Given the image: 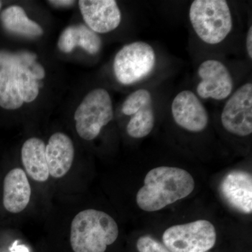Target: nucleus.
Wrapping results in <instances>:
<instances>
[{
	"label": "nucleus",
	"instance_id": "13",
	"mask_svg": "<svg viewBox=\"0 0 252 252\" xmlns=\"http://www.w3.org/2000/svg\"><path fill=\"white\" fill-rule=\"evenodd\" d=\"M31 197V187L24 170L14 168L4 180L3 204L11 213H19L26 208Z\"/></svg>",
	"mask_w": 252,
	"mask_h": 252
},
{
	"label": "nucleus",
	"instance_id": "9",
	"mask_svg": "<svg viewBox=\"0 0 252 252\" xmlns=\"http://www.w3.org/2000/svg\"><path fill=\"white\" fill-rule=\"evenodd\" d=\"M171 111L176 124L185 130L201 132L208 125L207 109L192 91L186 90L177 94L172 101Z\"/></svg>",
	"mask_w": 252,
	"mask_h": 252
},
{
	"label": "nucleus",
	"instance_id": "24",
	"mask_svg": "<svg viewBox=\"0 0 252 252\" xmlns=\"http://www.w3.org/2000/svg\"><path fill=\"white\" fill-rule=\"evenodd\" d=\"M247 51L249 57L250 59H252V27L250 28L248 32V36H247Z\"/></svg>",
	"mask_w": 252,
	"mask_h": 252
},
{
	"label": "nucleus",
	"instance_id": "27",
	"mask_svg": "<svg viewBox=\"0 0 252 252\" xmlns=\"http://www.w3.org/2000/svg\"></svg>",
	"mask_w": 252,
	"mask_h": 252
},
{
	"label": "nucleus",
	"instance_id": "25",
	"mask_svg": "<svg viewBox=\"0 0 252 252\" xmlns=\"http://www.w3.org/2000/svg\"><path fill=\"white\" fill-rule=\"evenodd\" d=\"M51 4L56 5V6H68L74 4V1H68V0H57V1H49Z\"/></svg>",
	"mask_w": 252,
	"mask_h": 252
},
{
	"label": "nucleus",
	"instance_id": "1",
	"mask_svg": "<svg viewBox=\"0 0 252 252\" xmlns=\"http://www.w3.org/2000/svg\"><path fill=\"white\" fill-rule=\"evenodd\" d=\"M194 187L193 177L187 170L175 167H156L146 175L136 202L144 211H158L188 196Z\"/></svg>",
	"mask_w": 252,
	"mask_h": 252
},
{
	"label": "nucleus",
	"instance_id": "17",
	"mask_svg": "<svg viewBox=\"0 0 252 252\" xmlns=\"http://www.w3.org/2000/svg\"><path fill=\"white\" fill-rule=\"evenodd\" d=\"M155 125L153 102L145 104L132 115L127 125V132L133 138H143L150 134Z\"/></svg>",
	"mask_w": 252,
	"mask_h": 252
},
{
	"label": "nucleus",
	"instance_id": "26",
	"mask_svg": "<svg viewBox=\"0 0 252 252\" xmlns=\"http://www.w3.org/2000/svg\"><path fill=\"white\" fill-rule=\"evenodd\" d=\"M1 1H0V9H1Z\"/></svg>",
	"mask_w": 252,
	"mask_h": 252
},
{
	"label": "nucleus",
	"instance_id": "4",
	"mask_svg": "<svg viewBox=\"0 0 252 252\" xmlns=\"http://www.w3.org/2000/svg\"><path fill=\"white\" fill-rule=\"evenodd\" d=\"M113 117L114 109L108 91L104 89L91 91L74 113L78 135L85 140H94Z\"/></svg>",
	"mask_w": 252,
	"mask_h": 252
},
{
	"label": "nucleus",
	"instance_id": "14",
	"mask_svg": "<svg viewBox=\"0 0 252 252\" xmlns=\"http://www.w3.org/2000/svg\"><path fill=\"white\" fill-rule=\"evenodd\" d=\"M21 157L26 172L32 180L39 182L48 180L50 175L46 158V144L42 140L32 137L26 141Z\"/></svg>",
	"mask_w": 252,
	"mask_h": 252
},
{
	"label": "nucleus",
	"instance_id": "23",
	"mask_svg": "<svg viewBox=\"0 0 252 252\" xmlns=\"http://www.w3.org/2000/svg\"><path fill=\"white\" fill-rule=\"evenodd\" d=\"M10 252H30L29 249L23 245H20L19 241L16 240L9 248Z\"/></svg>",
	"mask_w": 252,
	"mask_h": 252
},
{
	"label": "nucleus",
	"instance_id": "12",
	"mask_svg": "<svg viewBox=\"0 0 252 252\" xmlns=\"http://www.w3.org/2000/svg\"><path fill=\"white\" fill-rule=\"evenodd\" d=\"M74 158L72 140L63 132L50 137L46 146V158L49 175L54 178L64 177L70 170Z\"/></svg>",
	"mask_w": 252,
	"mask_h": 252
},
{
	"label": "nucleus",
	"instance_id": "15",
	"mask_svg": "<svg viewBox=\"0 0 252 252\" xmlns=\"http://www.w3.org/2000/svg\"><path fill=\"white\" fill-rule=\"evenodd\" d=\"M0 22L6 31L18 35L34 37L44 33L41 26L30 19L21 6H11L3 10Z\"/></svg>",
	"mask_w": 252,
	"mask_h": 252
},
{
	"label": "nucleus",
	"instance_id": "7",
	"mask_svg": "<svg viewBox=\"0 0 252 252\" xmlns=\"http://www.w3.org/2000/svg\"><path fill=\"white\" fill-rule=\"evenodd\" d=\"M220 121L225 130L233 135L245 137L252 132V84L239 88L227 100Z\"/></svg>",
	"mask_w": 252,
	"mask_h": 252
},
{
	"label": "nucleus",
	"instance_id": "6",
	"mask_svg": "<svg viewBox=\"0 0 252 252\" xmlns=\"http://www.w3.org/2000/svg\"><path fill=\"white\" fill-rule=\"evenodd\" d=\"M162 241L171 252H207L216 243V229L207 220L175 225L164 232Z\"/></svg>",
	"mask_w": 252,
	"mask_h": 252
},
{
	"label": "nucleus",
	"instance_id": "8",
	"mask_svg": "<svg viewBox=\"0 0 252 252\" xmlns=\"http://www.w3.org/2000/svg\"><path fill=\"white\" fill-rule=\"evenodd\" d=\"M198 74L201 81L197 93L203 99L222 100L228 98L233 89L231 74L225 64L217 60H207L199 66Z\"/></svg>",
	"mask_w": 252,
	"mask_h": 252
},
{
	"label": "nucleus",
	"instance_id": "16",
	"mask_svg": "<svg viewBox=\"0 0 252 252\" xmlns=\"http://www.w3.org/2000/svg\"><path fill=\"white\" fill-rule=\"evenodd\" d=\"M23 103L14 73L0 69V107L14 110L20 108Z\"/></svg>",
	"mask_w": 252,
	"mask_h": 252
},
{
	"label": "nucleus",
	"instance_id": "11",
	"mask_svg": "<svg viewBox=\"0 0 252 252\" xmlns=\"http://www.w3.org/2000/svg\"><path fill=\"white\" fill-rule=\"evenodd\" d=\"M220 195L234 210L250 215L252 212V177L248 172L234 170L223 177Z\"/></svg>",
	"mask_w": 252,
	"mask_h": 252
},
{
	"label": "nucleus",
	"instance_id": "3",
	"mask_svg": "<svg viewBox=\"0 0 252 252\" xmlns=\"http://www.w3.org/2000/svg\"><path fill=\"white\" fill-rule=\"evenodd\" d=\"M189 18L198 37L211 45L224 40L233 28L231 11L224 0H195Z\"/></svg>",
	"mask_w": 252,
	"mask_h": 252
},
{
	"label": "nucleus",
	"instance_id": "21",
	"mask_svg": "<svg viewBox=\"0 0 252 252\" xmlns=\"http://www.w3.org/2000/svg\"><path fill=\"white\" fill-rule=\"evenodd\" d=\"M152 102L151 93L147 89H139L127 96L123 104L122 112L125 115L132 116L141 107Z\"/></svg>",
	"mask_w": 252,
	"mask_h": 252
},
{
	"label": "nucleus",
	"instance_id": "20",
	"mask_svg": "<svg viewBox=\"0 0 252 252\" xmlns=\"http://www.w3.org/2000/svg\"><path fill=\"white\" fill-rule=\"evenodd\" d=\"M9 71L14 73L18 91L23 102H32L36 99L39 92V84L37 80L31 75L29 69H16Z\"/></svg>",
	"mask_w": 252,
	"mask_h": 252
},
{
	"label": "nucleus",
	"instance_id": "22",
	"mask_svg": "<svg viewBox=\"0 0 252 252\" xmlns=\"http://www.w3.org/2000/svg\"><path fill=\"white\" fill-rule=\"evenodd\" d=\"M137 248L139 252H171L165 245L149 235L138 239Z\"/></svg>",
	"mask_w": 252,
	"mask_h": 252
},
{
	"label": "nucleus",
	"instance_id": "5",
	"mask_svg": "<svg viewBox=\"0 0 252 252\" xmlns=\"http://www.w3.org/2000/svg\"><path fill=\"white\" fill-rule=\"evenodd\" d=\"M157 56L150 44L135 41L124 46L114 58V72L118 81L131 85L148 77L155 67Z\"/></svg>",
	"mask_w": 252,
	"mask_h": 252
},
{
	"label": "nucleus",
	"instance_id": "19",
	"mask_svg": "<svg viewBox=\"0 0 252 252\" xmlns=\"http://www.w3.org/2000/svg\"><path fill=\"white\" fill-rule=\"evenodd\" d=\"M36 59V54L29 51L11 53L0 51V69H29Z\"/></svg>",
	"mask_w": 252,
	"mask_h": 252
},
{
	"label": "nucleus",
	"instance_id": "10",
	"mask_svg": "<svg viewBox=\"0 0 252 252\" xmlns=\"http://www.w3.org/2000/svg\"><path fill=\"white\" fill-rule=\"evenodd\" d=\"M79 6L88 27L97 34L114 31L122 22V13L114 0H81Z\"/></svg>",
	"mask_w": 252,
	"mask_h": 252
},
{
	"label": "nucleus",
	"instance_id": "2",
	"mask_svg": "<svg viewBox=\"0 0 252 252\" xmlns=\"http://www.w3.org/2000/svg\"><path fill=\"white\" fill-rule=\"evenodd\" d=\"M117 222L99 210H84L73 219L70 243L74 252H104L119 236Z\"/></svg>",
	"mask_w": 252,
	"mask_h": 252
},
{
	"label": "nucleus",
	"instance_id": "18",
	"mask_svg": "<svg viewBox=\"0 0 252 252\" xmlns=\"http://www.w3.org/2000/svg\"><path fill=\"white\" fill-rule=\"evenodd\" d=\"M71 42L74 49L82 48L89 54H97L102 48V41L97 33L84 25L69 26L67 28Z\"/></svg>",
	"mask_w": 252,
	"mask_h": 252
}]
</instances>
